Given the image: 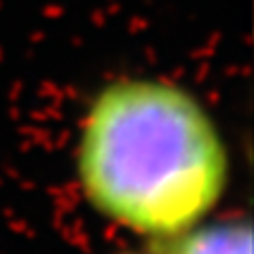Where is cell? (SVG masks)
<instances>
[{
    "instance_id": "cell-2",
    "label": "cell",
    "mask_w": 254,
    "mask_h": 254,
    "mask_svg": "<svg viewBox=\"0 0 254 254\" xmlns=\"http://www.w3.org/2000/svg\"><path fill=\"white\" fill-rule=\"evenodd\" d=\"M161 246L170 254H252V229L246 220L197 225Z\"/></svg>"
},
{
    "instance_id": "cell-1",
    "label": "cell",
    "mask_w": 254,
    "mask_h": 254,
    "mask_svg": "<svg viewBox=\"0 0 254 254\" xmlns=\"http://www.w3.org/2000/svg\"><path fill=\"white\" fill-rule=\"evenodd\" d=\"M76 176L106 220L168 242L201 225L229 182L212 115L165 78L129 76L93 95L76 140Z\"/></svg>"
},
{
    "instance_id": "cell-3",
    "label": "cell",
    "mask_w": 254,
    "mask_h": 254,
    "mask_svg": "<svg viewBox=\"0 0 254 254\" xmlns=\"http://www.w3.org/2000/svg\"><path fill=\"white\" fill-rule=\"evenodd\" d=\"M148 254H170V252H168V250H165V248H163V246H157V248H155V250H150Z\"/></svg>"
}]
</instances>
